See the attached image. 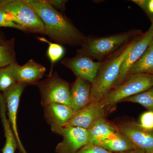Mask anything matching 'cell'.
<instances>
[{
  "instance_id": "e0dca14e",
  "label": "cell",
  "mask_w": 153,
  "mask_h": 153,
  "mask_svg": "<svg viewBox=\"0 0 153 153\" xmlns=\"http://www.w3.org/2000/svg\"><path fill=\"white\" fill-rule=\"evenodd\" d=\"M7 104L2 93L0 92V118L4 128L6 138L5 144L2 149L3 153H15L18 147L16 137L7 118Z\"/></svg>"
},
{
  "instance_id": "836d02e7",
  "label": "cell",
  "mask_w": 153,
  "mask_h": 153,
  "mask_svg": "<svg viewBox=\"0 0 153 153\" xmlns=\"http://www.w3.org/2000/svg\"><path fill=\"white\" fill-rule=\"evenodd\" d=\"M19 153H22L21 152H19Z\"/></svg>"
},
{
  "instance_id": "4fadbf2b",
  "label": "cell",
  "mask_w": 153,
  "mask_h": 153,
  "mask_svg": "<svg viewBox=\"0 0 153 153\" xmlns=\"http://www.w3.org/2000/svg\"><path fill=\"white\" fill-rule=\"evenodd\" d=\"M43 107L45 119L52 131L57 134L70 120L74 113L70 107L60 103H51Z\"/></svg>"
},
{
  "instance_id": "d4e9b609",
  "label": "cell",
  "mask_w": 153,
  "mask_h": 153,
  "mask_svg": "<svg viewBox=\"0 0 153 153\" xmlns=\"http://www.w3.org/2000/svg\"><path fill=\"white\" fill-rule=\"evenodd\" d=\"M140 125L148 130H153V112L147 111L141 115Z\"/></svg>"
},
{
  "instance_id": "7402d4cb",
  "label": "cell",
  "mask_w": 153,
  "mask_h": 153,
  "mask_svg": "<svg viewBox=\"0 0 153 153\" xmlns=\"http://www.w3.org/2000/svg\"><path fill=\"white\" fill-rule=\"evenodd\" d=\"M39 41L47 43L49 44V47L47 51V55L51 63V68L50 74H52V68L55 63L60 60L64 55L65 50L61 44L57 43H52L44 37H37Z\"/></svg>"
},
{
  "instance_id": "d6a6232c",
  "label": "cell",
  "mask_w": 153,
  "mask_h": 153,
  "mask_svg": "<svg viewBox=\"0 0 153 153\" xmlns=\"http://www.w3.org/2000/svg\"><path fill=\"white\" fill-rule=\"evenodd\" d=\"M4 1H0V6L3 3H4Z\"/></svg>"
},
{
  "instance_id": "30bf717a",
  "label": "cell",
  "mask_w": 153,
  "mask_h": 153,
  "mask_svg": "<svg viewBox=\"0 0 153 153\" xmlns=\"http://www.w3.org/2000/svg\"><path fill=\"white\" fill-rule=\"evenodd\" d=\"M117 126L119 131L128 138L137 148L145 153H153V130L146 129L135 122L122 123Z\"/></svg>"
},
{
  "instance_id": "ac0fdd59",
  "label": "cell",
  "mask_w": 153,
  "mask_h": 153,
  "mask_svg": "<svg viewBox=\"0 0 153 153\" xmlns=\"http://www.w3.org/2000/svg\"><path fill=\"white\" fill-rule=\"evenodd\" d=\"M97 145L102 147L109 152L117 153L138 149L128 138L121 134L120 132L115 136L105 140Z\"/></svg>"
},
{
  "instance_id": "9a60e30c",
  "label": "cell",
  "mask_w": 153,
  "mask_h": 153,
  "mask_svg": "<svg viewBox=\"0 0 153 153\" xmlns=\"http://www.w3.org/2000/svg\"><path fill=\"white\" fill-rule=\"evenodd\" d=\"M91 85L85 79L76 77L70 88L71 108L74 113L90 103Z\"/></svg>"
},
{
  "instance_id": "9c48e42d",
  "label": "cell",
  "mask_w": 153,
  "mask_h": 153,
  "mask_svg": "<svg viewBox=\"0 0 153 153\" xmlns=\"http://www.w3.org/2000/svg\"><path fill=\"white\" fill-rule=\"evenodd\" d=\"M27 85L17 83L2 92L7 104L8 120L18 143L20 152L27 153L21 142L17 128V112L20 102V98Z\"/></svg>"
},
{
  "instance_id": "f546056e",
  "label": "cell",
  "mask_w": 153,
  "mask_h": 153,
  "mask_svg": "<svg viewBox=\"0 0 153 153\" xmlns=\"http://www.w3.org/2000/svg\"><path fill=\"white\" fill-rule=\"evenodd\" d=\"M116 153H145L142 150L139 149H137L132 150L126 151V152H121Z\"/></svg>"
},
{
  "instance_id": "277c9868",
  "label": "cell",
  "mask_w": 153,
  "mask_h": 153,
  "mask_svg": "<svg viewBox=\"0 0 153 153\" xmlns=\"http://www.w3.org/2000/svg\"><path fill=\"white\" fill-rule=\"evenodd\" d=\"M132 34L129 32L103 37L86 38L78 51L91 59L100 60L124 45Z\"/></svg>"
},
{
  "instance_id": "ffe728a7",
  "label": "cell",
  "mask_w": 153,
  "mask_h": 153,
  "mask_svg": "<svg viewBox=\"0 0 153 153\" xmlns=\"http://www.w3.org/2000/svg\"><path fill=\"white\" fill-rule=\"evenodd\" d=\"M18 63H15L0 68V92H2L17 83L16 69Z\"/></svg>"
},
{
  "instance_id": "4dcf8cb0",
  "label": "cell",
  "mask_w": 153,
  "mask_h": 153,
  "mask_svg": "<svg viewBox=\"0 0 153 153\" xmlns=\"http://www.w3.org/2000/svg\"><path fill=\"white\" fill-rule=\"evenodd\" d=\"M5 42V41L4 40V39H3L2 36H1V35H0V44H1V43H4V42Z\"/></svg>"
},
{
  "instance_id": "8fae6325",
  "label": "cell",
  "mask_w": 153,
  "mask_h": 153,
  "mask_svg": "<svg viewBox=\"0 0 153 153\" xmlns=\"http://www.w3.org/2000/svg\"><path fill=\"white\" fill-rule=\"evenodd\" d=\"M107 108V106L103 101L89 103L79 111L74 113L64 127H78L87 130L97 120L105 118Z\"/></svg>"
},
{
  "instance_id": "44dd1931",
  "label": "cell",
  "mask_w": 153,
  "mask_h": 153,
  "mask_svg": "<svg viewBox=\"0 0 153 153\" xmlns=\"http://www.w3.org/2000/svg\"><path fill=\"white\" fill-rule=\"evenodd\" d=\"M14 43V40H12L0 44V68L17 63Z\"/></svg>"
},
{
  "instance_id": "cb8c5ba5",
  "label": "cell",
  "mask_w": 153,
  "mask_h": 153,
  "mask_svg": "<svg viewBox=\"0 0 153 153\" xmlns=\"http://www.w3.org/2000/svg\"><path fill=\"white\" fill-rule=\"evenodd\" d=\"M1 27L15 28L27 33L25 29L16 24L12 20L10 15L0 7V27Z\"/></svg>"
},
{
  "instance_id": "f1b7e54d",
  "label": "cell",
  "mask_w": 153,
  "mask_h": 153,
  "mask_svg": "<svg viewBox=\"0 0 153 153\" xmlns=\"http://www.w3.org/2000/svg\"><path fill=\"white\" fill-rule=\"evenodd\" d=\"M146 13L149 16H150L152 21L153 20V0H149Z\"/></svg>"
},
{
  "instance_id": "52a82bcc",
  "label": "cell",
  "mask_w": 153,
  "mask_h": 153,
  "mask_svg": "<svg viewBox=\"0 0 153 153\" xmlns=\"http://www.w3.org/2000/svg\"><path fill=\"white\" fill-rule=\"evenodd\" d=\"M61 63L74 73L92 84L96 78L102 63L95 62L90 57L79 51L75 57L63 59Z\"/></svg>"
},
{
  "instance_id": "7a4b0ae2",
  "label": "cell",
  "mask_w": 153,
  "mask_h": 153,
  "mask_svg": "<svg viewBox=\"0 0 153 153\" xmlns=\"http://www.w3.org/2000/svg\"><path fill=\"white\" fill-rule=\"evenodd\" d=\"M137 41H133L118 55L108 60L106 63H102L96 78L91 84L90 103L102 101L114 88L124 60Z\"/></svg>"
},
{
  "instance_id": "4316f807",
  "label": "cell",
  "mask_w": 153,
  "mask_h": 153,
  "mask_svg": "<svg viewBox=\"0 0 153 153\" xmlns=\"http://www.w3.org/2000/svg\"><path fill=\"white\" fill-rule=\"evenodd\" d=\"M47 3L55 10H60L61 12H64L65 10V4L67 1L62 0H46Z\"/></svg>"
},
{
  "instance_id": "5b68a950",
  "label": "cell",
  "mask_w": 153,
  "mask_h": 153,
  "mask_svg": "<svg viewBox=\"0 0 153 153\" xmlns=\"http://www.w3.org/2000/svg\"><path fill=\"white\" fill-rule=\"evenodd\" d=\"M153 86V74H133L113 88L102 101L107 107L112 106L125 99L146 91Z\"/></svg>"
},
{
  "instance_id": "6da1fadb",
  "label": "cell",
  "mask_w": 153,
  "mask_h": 153,
  "mask_svg": "<svg viewBox=\"0 0 153 153\" xmlns=\"http://www.w3.org/2000/svg\"><path fill=\"white\" fill-rule=\"evenodd\" d=\"M43 22L45 35L60 44L82 45L86 37L62 13L55 10L46 0H25Z\"/></svg>"
},
{
  "instance_id": "603a6c76",
  "label": "cell",
  "mask_w": 153,
  "mask_h": 153,
  "mask_svg": "<svg viewBox=\"0 0 153 153\" xmlns=\"http://www.w3.org/2000/svg\"><path fill=\"white\" fill-rule=\"evenodd\" d=\"M123 101L139 103L148 111L153 112V86L146 91L125 99Z\"/></svg>"
},
{
  "instance_id": "484cf974",
  "label": "cell",
  "mask_w": 153,
  "mask_h": 153,
  "mask_svg": "<svg viewBox=\"0 0 153 153\" xmlns=\"http://www.w3.org/2000/svg\"><path fill=\"white\" fill-rule=\"evenodd\" d=\"M76 153H112L100 146L88 143L80 149Z\"/></svg>"
},
{
  "instance_id": "2e32d148",
  "label": "cell",
  "mask_w": 153,
  "mask_h": 153,
  "mask_svg": "<svg viewBox=\"0 0 153 153\" xmlns=\"http://www.w3.org/2000/svg\"><path fill=\"white\" fill-rule=\"evenodd\" d=\"M87 131L88 143L95 145L113 137L119 133L117 126L107 120L105 118L94 123Z\"/></svg>"
},
{
  "instance_id": "3957f363",
  "label": "cell",
  "mask_w": 153,
  "mask_h": 153,
  "mask_svg": "<svg viewBox=\"0 0 153 153\" xmlns=\"http://www.w3.org/2000/svg\"><path fill=\"white\" fill-rule=\"evenodd\" d=\"M0 7L10 15L16 24L27 33L45 35L43 22L25 0H5Z\"/></svg>"
},
{
  "instance_id": "5bb4252c",
  "label": "cell",
  "mask_w": 153,
  "mask_h": 153,
  "mask_svg": "<svg viewBox=\"0 0 153 153\" xmlns=\"http://www.w3.org/2000/svg\"><path fill=\"white\" fill-rule=\"evenodd\" d=\"M46 71L45 66L31 59L25 65L18 64L16 69L17 83L37 85Z\"/></svg>"
},
{
  "instance_id": "d6986e66",
  "label": "cell",
  "mask_w": 153,
  "mask_h": 153,
  "mask_svg": "<svg viewBox=\"0 0 153 153\" xmlns=\"http://www.w3.org/2000/svg\"><path fill=\"white\" fill-rule=\"evenodd\" d=\"M137 74H153V45L152 44L141 57L131 66L126 78Z\"/></svg>"
},
{
  "instance_id": "7c38bea8",
  "label": "cell",
  "mask_w": 153,
  "mask_h": 153,
  "mask_svg": "<svg viewBox=\"0 0 153 153\" xmlns=\"http://www.w3.org/2000/svg\"><path fill=\"white\" fill-rule=\"evenodd\" d=\"M153 30V25H152L147 32L139 40H137L132 49L124 60L120 74L114 88L117 87L125 80L128 70L131 66L141 57L152 44Z\"/></svg>"
},
{
  "instance_id": "ba28073f",
  "label": "cell",
  "mask_w": 153,
  "mask_h": 153,
  "mask_svg": "<svg viewBox=\"0 0 153 153\" xmlns=\"http://www.w3.org/2000/svg\"><path fill=\"white\" fill-rule=\"evenodd\" d=\"M57 134L62 136L63 139L56 146L57 153H76L88 143L87 130L81 128L64 127Z\"/></svg>"
},
{
  "instance_id": "8992f818",
  "label": "cell",
  "mask_w": 153,
  "mask_h": 153,
  "mask_svg": "<svg viewBox=\"0 0 153 153\" xmlns=\"http://www.w3.org/2000/svg\"><path fill=\"white\" fill-rule=\"evenodd\" d=\"M41 94V105L60 103L71 107V94L69 84L58 76L56 72L36 85Z\"/></svg>"
},
{
  "instance_id": "1f68e13d",
  "label": "cell",
  "mask_w": 153,
  "mask_h": 153,
  "mask_svg": "<svg viewBox=\"0 0 153 153\" xmlns=\"http://www.w3.org/2000/svg\"><path fill=\"white\" fill-rule=\"evenodd\" d=\"M152 25H153V20H152ZM152 45H153V36H152Z\"/></svg>"
},
{
  "instance_id": "83f0119b",
  "label": "cell",
  "mask_w": 153,
  "mask_h": 153,
  "mask_svg": "<svg viewBox=\"0 0 153 153\" xmlns=\"http://www.w3.org/2000/svg\"><path fill=\"white\" fill-rule=\"evenodd\" d=\"M133 2L135 3L138 6H139L141 8L147 13V6L149 0H134L132 1Z\"/></svg>"
}]
</instances>
